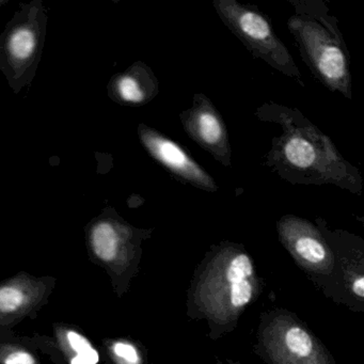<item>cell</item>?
Masks as SVG:
<instances>
[{
  "label": "cell",
  "mask_w": 364,
  "mask_h": 364,
  "mask_svg": "<svg viewBox=\"0 0 364 364\" xmlns=\"http://www.w3.org/2000/svg\"><path fill=\"white\" fill-rule=\"evenodd\" d=\"M114 351L119 358L131 364L138 363L139 355L135 347L127 343H117L114 346Z\"/></svg>",
  "instance_id": "cell-13"
},
{
  "label": "cell",
  "mask_w": 364,
  "mask_h": 364,
  "mask_svg": "<svg viewBox=\"0 0 364 364\" xmlns=\"http://www.w3.org/2000/svg\"><path fill=\"white\" fill-rule=\"evenodd\" d=\"M289 3L293 14L287 28L302 61L328 90L353 99L350 56L338 18L323 0H289Z\"/></svg>",
  "instance_id": "cell-2"
},
{
  "label": "cell",
  "mask_w": 364,
  "mask_h": 364,
  "mask_svg": "<svg viewBox=\"0 0 364 364\" xmlns=\"http://www.w3.org/2000/svg\"><path fill=\"white\" fill-rule=\"evenodd\" d=\"M67 340L72 349L77 353V357L84 358L91 363L97 364L100 360L99 353L93 348L88 338L75 331L67 332Z\"/></svg>",
  "instance_id": "cell-12"
},
{
  "label": "cell",
  "mask_w": 364,
  "mask_h": 364,
  "mask_svg": "<svg viewBox=\"0 0 364 364\" xmlns=\"http://www.w3.org/2000/svg\"><path fill=\"white\" fill-rule=\"evenodd\" d=\"M91 242L95 255L102 261H112L118 253L119 236L110 223L97 225L93 229Z\"/></svg>",
  "instance_id": "cell-8"
},
{
  "label": "cell",
  "mask_w": 364,
  "mask_h": 364,
  "mask_svg": "<svg viewBox=\"0 0 364 364\" xmlns=\"http://www.w3.org/2000/svg\"><path fill=\"white\" fill-rule=\"evenodd\" d=\"M118 92L121 99L127 103L142 104L156 97L159 82L152 72H144L142 75L129 74L118 82Z\"/></svg>",
  "instance_id": "cell-6"
},
{
  "label": "cell",
  "mask_w": 364,
  "mask_h": 364,
  "mask_svg": "<svg viewBox=\"0 0 364 364\" xmlns=\"http://www.w3.org/2000/svg\"><path fill=\"white\" fill-rule=\"evenodd\" d=\"M285 342L289 350L300 357H306L312 351L313 344L309 334L304 330L293 327L287 332Z\"/></svg>",
  "instance_id": "cell-11"
},
{
  "label": "cell",
  "mask_w": 364,
  "mask_h": 364,
  "mask_svg": "<svg viewBox=\"0 0 364 364\" xmlns=\"http://www.w3.org/2000/svg\"><path fill=\"white\" fill-rule=\"evenodd\" d=\"M139 136L149 154L176 180L208 193L218 191L214 178L180 144L150 127H140Z\"/></svg>",
  "instance_id": "cell-5"
},
{
  "label": "cell",
  "mask_w": 364,
  "mask_h": 364,
  "mask_svg": "<svg viewBox=\"0 0 364 364\" xmlns=\"http://www.w3.org/2000/svg\"><path fill=\"white\" fill-rule=\"evenodd\" d=\"M5 364H36V360L31 353L14 351L6 357Z\"/></svg>",
  "instance_id": "cell-14"
},
{
  "label": "cell",
  "mask_w": 364,
  "mask_h": 364,
  "mask_svg": "<svg viewBox=\"0 0 364 364\" xmlns=\"http://www.w3.org/2000/svg\"><path fill=\"white\" fill-rule=\"evenodd\" d=\"M71 364H93L91 363L88 360L84 359V358L75 357L71 360Z\"/></svg>",
  "instance_id": "cell-16"
},
{
  "label": "cell",
  "mask_w": 364,
  "mask_h": 364,
  "mask_svg": "<svg viewBox=\"0 0 364 364\" xmlns=\"http://www.w3.org/2000/svg\"><path fill=\"white\" fill-rule=\"evenodd\" d=\"M36 41L31 31L20 29L10 39L9 48L11 54L18 59H25L33 54Z\"/></svg>",
  "instance_id": "cell-10"
},
{
  "label": "cell",
  "mask_w": 364,
  "mask_h": 364,
  "mask_svg": "<svg viewBox=\"0 0 364 364\" xmlns=\"http://www.w3.org/2000/svg\"><path fill=\"white\" fill-rule=\"evenodd\" d=\"M353 291H355V295L359 296V297H363L364 296V278L363 277H360L357 280L353 282Z\"/></svg>",
  "instance_id": "cell-15"
},
{
  "label": "cell",
  "mask_w": 364,
  "mask_h": 364,
  "mask_svg": "<svg viewBox=\"0 0 364 364\" xmlns=\"http://www.w3.org/2000/svg\"><path fill=\"white\" fill-rule=\"evenodd\" d=\"M255 116L278 124L280 136L272 142L263 165L294 185H334L362 195L363 178L359 170L338 152L332 140L294 108L267 102Z\"/></svg>",
  "instance_id": "cell-1"
},
{
  "label": "cell",
  "mask_w": 364,
  "mask_h": 364,
  "mask_svg": "<svg viewBox=\"0 0 364 364\" xmlns=\"http://www.w3.org/2000/svg\"><path fill=\"white\" fill-rule=\"evenodd\" d=\"M299 223V221H298ZM283 228L289 233L295 235L294 246L296 252L310 263H319L326 257V249L321 240H317L313 234L304 232V223H299V228L301 231L296 232L289 223L287 217H285V223H283Z\"/></svg>",
  "instance_id": "cell-7"
},
{
  "label": "cell",
  "mask_w": 364,
  "mask_h": 364,
  "mask_svg": "<svg viewBox=\"0 0 364 364\" xmlns=\"http://www.w3.org/2000/svg\"><path fill=\"white\" fill-rule=\"evenodd\" d=\"M185 133L225 167L231 166L229 134L220 112L203 93L193 97V106L180 114Z\"/></svg>",
  "instance_id": "cell-4"
},
{
  "label": "cell",
  "mask_w": 364,
  "mask_h": 364,
  "mask_svg": "<svg viewBox=\"0 0 364 364\" xmlns=\"http://www.w3.org/2000/svg\"><path fill=\"white\" fill-rule=\"evenodd\" d=\"M213 6L223 24L255 58L304 87L301 74L293 57L274 33L269 18L259 8L237 0H214Z\"/></svg>",
  "instance_id": "cell-3"
},
{
  "label": "cell",
  "mask_w": 364,
  "mask_h": 364,
  "mask_svg": "<svg viewBox=\"0 0 364 364\" xmlns=\"http://www.w3.org/2000/svg\"><path fill=\"white\" fill-rule=\"evenodd\" d=\"M31 298L26 287L18 284H7L0 287V315L10 316L25 311Z\"/></svg>",
  "instance_id": "cell-9"
}]
</instances>
